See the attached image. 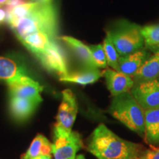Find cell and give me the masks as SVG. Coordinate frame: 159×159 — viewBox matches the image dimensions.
<instances>
[{"label":"cell","instance_id":"obj_2","mask_svg":"<svg viewBox=\"0 0 159 159\" xmlns=\"http://www.w3.org/2000/svg\"><path fill=\"white\" fill-rule=\"evenodd\" d=\"M11 27L19 40L37 32L45 33L55 40L58 29L56 9L52 2H30L25 16Z\"/></svg>","mask_w":159,"mask_h":159},{"label":"cell","instance_id":"obj_21","mask_svg":"<svg viewBox=\"0 0 159 159\" xmlns=\"http://www.w3.org/2000/svg\"><path fill=\"white\" fill-rule=\"evenodd\" d=\"M103 48H104L105 55H106L108 66L111 69L116 70L118 66V61L119 59V55L117 52L116 47L111 41L108 35H106L104 41L102 43Z\"/></svg>","mask_w":159,"mask_h":159},{"label":"cell","instance_id":"obj_9","mask_svg":"<svg viewBox=\"0 0 159 159\" xmlns=\"http://www.w3.org/2000/svg\"><path fill=\"white\" fill-rule=\"evenodd\" d=\"M7 85L11 97L30 99L39 104L42 101L41 96V92L43 90L42 86L28 76L25 77L18 82Z\"/></svg>","mask_w":159,"mask_h":159},{"label":"cell","instance_id":"obj_7","mask_svg":"<svg viewBox=\"0 0 159 159\" xmlns=\"http://www.w3.org/2000/svg\"><path fill=\"white\" fill-rule=\"evenodd\" d=\"M130 93L144 111L159 108V79L134 83Z\"/></svg>","mask_w":159,"mask_h":159},{"label":"cell","instance_id":"obj_5","mask_svg":"<svg viewBox=\"0 0 159 159\" xmlns=\"http://www.w3.org/2000/svg\"><path fill=\"white\" fill-rule=\"evenodd\" d=\"M77 114V103L74 93L70 89L62 91V101L58 108L54 134H69L71 132Z\"/></svg>","mask_w":159,"mask_h":159},{"label":"cell","instance_id":"obj_26","mask_svg":"<svg viewBox=\"0 0 159 159\" xmlns=\"http://www.w3.org/2000/svg\"><path fill=\"white\" fill-rule=\"evenodd\" d=\"M30 159H52L50 155H47V156H39L37 157H34Z\"/></svg>","mask_w":159,"mask_h":159},{"label":"cell","instance_id":"obj_15","mask_svg":"<svg viewBox=\"0 0 159 159\" xmlns=\"http://www.w3.org/2000/svg\"><path fill=\"white\" fill-rule=\"evenodd\" d=\"M159 78V52L151 55L133 77L134 83L153 80Z\"/></svg>","mask_w":159,"mask_h":159},{"label":"cell","instance_id":"obj_13","mask_svg":"<svg viewBox=\"0 0 159 159\" xmlns=\"http://www.w3.org/2000/svg\"><path fill=\"white\" fill-rule=\"evenodd\" d=\"M144 140L151 146L159 147V108L144 111Z\"/></svg>","mask_w":159,"mask_h":159},{"label":"cell","instance_id":"obj_30","mask_svg":"<svg viewBox=\"0 0 159 159\" xmlns=\"http://www.w3.org/2000/svg\"><path fill=\"white\" fill-rule=\"evenodd\" d=\"M129 159H142V156H135V157H133V158H129Z\"/></svg>","mask_w":159,"mask_h":159},{"label":"cell","instance_id":"obj_10","mask_svg":"<svg viewBox=\"0 0 159 159\" xmlns=\"http://www.w3.org/2000/svg\"><path fill=\"white\" fill-rule=\"evenodd\" d=\"M102 76L105 77L107 88L113 97L130 91L135 83L133 77L113 69H106L103 71Z\"/></svg>","mask_w":159,"mask_h":159},{"label":"cell","instance_id":"obj_3","mask_svg":"<svg viewBox=\"0 0 159 159\" xmlns=\"http://www.w3.org/2000/svg\"><path fill=\"white\" fill-rule=\"evenodd\" d=\"M109 114L139 136H144V113L130 91L113 97Z\"/></svg>","mask_w":159,"mask_h":159},{"label":"cell","instance_id":"obj_18","mask_svg":"<svg viewBox=\"0 0 159 159\" xmlns=\"http://www.w3.org/2000/svg\"><path fill=\"white\" fill-rule=\"evenodd\" d=\"M20 41L35 55L44 51L48 47L51 41L55 40L51 39L48 35L41 32L31 33L23 39H20Z\"/></svg>","mask_w":159,"mask_h":159},{"label":"cell","instance_id":"obj_17","mask_svg":"<svg viewBox=\"0 0 159 159\" xmlns=\"http://www.w3.org/2000/svg\"><path fill=\"white\" fill-rule=\"evenodd\" d=\"M39 103L27 99L11 97L10 98V108L13 117L18 120L27 119L34 112L35 109Z\"/></svg>","mask_w":159,"mask_h":159},{"label":"cell","instance_id":"obj_25","mask_svg":"<svg viewBox=\"0 0 159 159\" xmlns=\"http://www.w3.org/2000/svg\"><path fill=\"white\" fill-rule=\"evenodd\" d=\"M7 13L5 8H2L0 7V25L3 24L5 21H7Z\"/></svg>","mask_w":159,"mask_h":159},{"label":"cell","instance_id":"obj_11","mask_svg":"<svg viewBox=\"0 0 159 159\" xmlns=\"http://www.w3.org/2000/svg\"><path fill=\"white\" fill-rule=\"evenodd\" d=\"M150 56V52L145 47L130 54L120 56L116 71L133 77Z\"/></svg>","mask_w":159,"mask_h":159},{"label":"cell","instance_id":"obj_19","mask_svg":"<svg viewBox=\"0 0 159 159\" xmlns=\"http://www.w3.org/2000/svg\"><path fill=\"white\" fill-rule=\"evenodd\" d=\"M52 144L43 135L39 134L33 139L30 146L22 156V159H30L39 156H47L52 153Z\"/></svg>","mask_w":159,"mask_h":159},{"label":"cell","instance_id":"obj_22","mask_svg":"<svg viewBox=\"0 0 159 159\" xmlns=\"http://www.w3.org/2000/svg\"><path fill=\"white\" fill-rule=\"evenodd\" d=\"M94 62L97 68L105 69L108 66L106 55L102 43L89 46Z\"/></svg>","mask_w":159,"mask_h":159},{"label":"cell","instance_id":"obj_14","mask_svg":"<svg viewBox=\"0 0 159 159\" xmlns=\"http://www.w3.org/2000/svg\"><path fill=\"white\" fill-rule=\"evenodd\" d=\"M60 39L62 40L72 49L77 59L85 66V68H97L94 62L89 46L84 44L75 38L67 35L60 37Z\"/></svg>","mask_w":159,"mask_h":159},{"label":"cell","instance_id":"obj_28","mask_svg":"<svg viewBox=\"0 0 159 159\" xmlns=\"http://www.w3.org/2000/svg\"><path fill=\"white\" fill-rule=\"evenodd\" d=\"M8 0H0V7L4 5H6Z\"/></svg>","mask_w":159,"mask_h":159},{"label":"cell","instance_id":"obj_1","mask_svg":"<svg viewBox=\"0 0 159 159\" xmlns=\"http://www.w3.org/2000/svg\"><path fill=\"white\" fill-rule=\"evenodd\" d=\"M87 149L98 159H129L139 156L141 147L99 124L91 135Z\"/></svg>","mask_w":159,"mask_h":159},{"label":"cell","instance_id":"obj_12","mask_svg":"<svg viewBox=\"0 0 159 159\" xmlns=\"http://www.w3.org/2000/svg\"><path fill=\"white\" fill-rule=\"evenodd\" d=\"M27 76L26 69L15 60L0 56V80L7 84L21 80Z\"/></svg>","mask_w":159,"mask_h":159},{"label":"cell","instance_id":"obj_4","mask_svg":"<svg viewBox=\"0 0 159 159\" xmlns=\"http://www.w3.org/2000/svg\"><path fill=\"white\" fill-rule=\"evenodd\" d=\"M119 56L130 54L144 48L142 27L126 19L119 20L107 31Z\"/></svg>","mask_w":159,"mask_h":159},{"label":"cell","instance_id":"obj_27","mask_svg":"<svg viewBox=\"0 0 159 159\" xmlns=\"http://www.w3.org/2000/svg\"><path fill=\"white\" fill-rule=\"evenodd\" d=\"M33 2H52V0H32Z\"/></svg>","mask_w":159,"mask_h":159},{"label":"cell","instance_id":"obj_31","mask_svg":"<svg viewBox=\"0 0 159 159\" xmlns=\"http://www.w3.org/2000/svg\"><path fill=\"white\" fill-rule=\"evenodd\" d=\"M158 79H159V78H158Z\"/></svg>","mask_w":159,"mask_h":159},{"label":"cell","instance_id":"obj_16","mask_svg":"<svg viewBox=\"0 0 159 159\" xmlns=\"http://www.w3.org/2000/svg\"><path fill=\"white\" fill-rule=\"evenodd\" d=\"M102 76V72L98 68H85L81 71L68 73L65 76L60 77L62 82L77 83L80 85H89L97 82Z\"/></svg>","mask_w":159,"mask_h":159},{"label":"cell","instance_id":"obj_8","mask_svg":"<svg viewBox=\"0 0 159 159\" xmlns=\"http://www.w3.org/2000/svg\"><path fill=\"white\" fill-rule=\"evenodd\" d=\"M35 56L45 69L56 73L60 77L69 73L64 54L55 41H51L47 49Z\"/></svg>","mask_w":159,"mask_h":159},{"label":"cell","instance_id":"obj_23","mask_svg":"<svg viewBox=\"0 0 159 159\" xmlns=\"http://www.w3.org/2000/svg\"><path fill=\"white\" fill-rule=\"evenodd\" d=\"M142 159H159V148L151 146L145 150L142 156Z\"/></svg>","mask_w":159,"mask_h":159},{"label":"cell","instance_id":"obj_20","mask_svg":"<svg viewBox=\"0 0 159 159\" xmlns=\"http://www.w3.org/2000/svg\"><path fill=\"white\" fill-rule=\"evenodd\" d=\"M145 48L151 52H159V24L142 27Z\"/></svg>","mask_w":159,"mask_h":159},{"label":"cell","instance_id":"obj_29","mask_svg":"<svg viewBox=\"0 0 159 159\" xmlns=\"http://www.w3.org/2000/svg\"><path fill=\"white\" fill-rule=\"evenodd\" d=\"M75 159H86L85 158V156L83 155H78V156H76Z\"/></svg>","mask_w":159,"mask_h":159},{"label":"cell","instance_id":"obj_6","mask_svg":"<svg viewBox=\"0 0 159 159\" xmlns=\"http://www.w3.org/2000/svg\"><path fill=\"white\" fill-rule=\"evenodd\" d=\"M83 142L78 133L54 134L52 153L55 159H75L76 153L82 148Z\"/></svg>","mask_w":159,"mask_h":159},{"label":"cell","instance_id":"obj_24","mask_svg":"<svg viewBox=\"0 0 159 159\" xmlns=\"http://www.w3.org/2000/svg\"><path fill=\"white\" fill-rule=\"evenodd\" d=\"M25 3H27L26 0H8L7 4H6L7 5H6L5 10L7 11V13H8V12L11 11L14 7Z\"/></svg>","mask_w":159,"mask_h":159}]
</instances>
